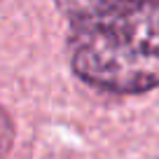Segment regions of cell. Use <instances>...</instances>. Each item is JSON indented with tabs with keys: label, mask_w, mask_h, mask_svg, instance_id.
<instances>
[{
	"label": "cell",
	"mask_w": 159,
	"mask_h": 159,
	"mask_svg": "<svg viewBox=\"0 0 159 159\" xmlns=\"http://www.w3.org/2000/svg\"><path fill=\"white\" fill-rule=\"evenodd\" d=\"M12 140H14V126H12V119L5 110L0 108V159L7 154Z\"/></svg>",
	"instance_id": "7a4b0ae2"
},
{
	"label": "cell",
	"mask_w": 159,
	"mask_h": 159,
	"mask_svg": "<svg viewBox=\"0 0 159 159\" xmlns=\"http://www.w3.org/2000/svg\"><path fill=\"white\" fill-rule=\"evenodd\" d=\"M68 19V59L96 89L140 94L159 87V0H56Z\"/></svg>",
	"instance_id": "6da1fadb"
}]
</instances>
